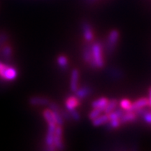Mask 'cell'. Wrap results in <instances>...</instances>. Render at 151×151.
<instances>
[{
  "instance_id": "23",
  "label": "cell",
  "mask_w": 151,
  "mask_h": 151,
  "mask_svg": "<svg viewBox=\"0 0 151 151\" xmlns=\"http://www.w3.org/2000/svg\"><path fill=\"white\" fill-rule=\"evenodd\" d=\"M107 124H108L109 127L111 129H116L120 127L122 123L120 122V119H114V120H109Z\"/></svg>"
},
{
  "instance_id": "17",
  "label": "cell",
  "mask_w": 151,
  "mask_h": 151,
  "mask_svg": "<svg viewBox=\"0 0 151 151\" xmlns=\"http://www.w3.org/2000/svg\"><path fill=\"white\" fill-rule=\"evenodd\" d=\"M43 118H44L45 120H46V122L48 124H50V123L56 124L53 113H52V111L50 110V109H46V110L43 111Z\"/></svg>"
},
{
  "instance_id": "10",
  "label": "cell",
  "mask_w": 151,
  "mask_h": 151,
  "mask_svg": "<svg viewBox=\"0 0 151 151\" xmlns=\"http://www.w3.org/2000/svg\"><path fill=\"white\" fill-rule=\"evenodd\" d=\"M50 103V100L43 97H32L29 99V104L32 106H49Z\"/></svg>"
},
{
  "instance_id": "1",
  "label": "cell",
  "mask_w": 151,
  "mask_h": 151,
  "mask_svg": "<svg viewBox=\"0 0 151 151\" xmlns=\"http://www.w3.org/2000/svg\"><path fill=\"white\" fill-rule=\"evenodd\" d=\"M92 60L90 67L92 68H101L104 66V60L103 58V46L100 42H95L92 44Z\"/></svg>"
},
{
  "instance_id": "24",
  "label": "cell",
  "mask_w": 151,
  "mask_h": 151,
  "mask_svg": "<svg viewBox=\"0 0 151 151\" xmlns=\"http://www.w3.org/2000/svg\"><path fill=\"white\" fill-rule=\"evenodd\" d=\"M109 74L111 76L112 78H120L122 76V73L121 71H120L118 69H115V68H111L108 71Z\"/></svg>"
},
{
  "instance_id": "18",
  "label": "cell",
  "mask_w": 151,
  "mask_h": 151,
  "mask_svg": "<svg viewBox=\"0 0 151 151\" xmlns=\"http://www.w3.org/2000/svg\"><path fill=\"white\" fill-rule=\"evenodd\" d=\"M1 55L6 60H10L12 57V48L9 46H4L1 48Z\"/></svg>"
},
{
  "instance_id": "5",
  "label": "cell",
  "mask_w": 151,
  "mask_h": 151,
  "mask_svg": "<svg viewBox=\"0 0 151 151\" xmlns=\"http://www.w3.org/2000/svg\"><path fill=\"white\" fill-rule=\"evenodd\" d=\"M54 146L58 150H63L64 144L62 142V126L57 125L54 136Z\"/></svg>"
},
{
  "instance_id": "4",
  "label": "cell",
  "mask_w": 151,
  "mask_h": 151,
  "mask_svg": "<svg viewBox=\"0 0 151 151\" xmlns=\"http://www.w3.org/2000/svg\"><path fill=\"white\" fill-rule=\"evenodd\" d=\"M57 127V124L54 123L48 124V130L46 136V150H56L55 146H54V136L55 132Z\"/></svg>"
},
{
  "instance_id": "25",
  "label": "cell",
  "mask_w": 151,
  "mask_h": 151,
  "mask_svg": "<svg viewBox=\"0 0 151 151\" xmlns=\"http://www.w3.org/2000/svg\"><path fill=\"white\" fill-rule=\"evenodd\" d=\"M68 112H69V115H70L71 118L73 119V120H75V121H78V120H80L81 116L78 111H76V109H73V110L69 111H68Z\"/></svg>"
},
{
  "instance_id": "11",
  "label": "cell",
  "mask_w": 151,
  "mask_h": 151,
  "mask_svg": "<svg viewBox=\"0 0 151 151\" xmlns=\"http://www.w3.org/2000/svg\"><path fill=\"white\" fill-rule=\"evenodd\" d=\"M79 101L80 99L76 95L68 97L65 101V106L67 110L69 111L76 109V107L79 105Z\"/></svg>"
},
{
  "instance_id": "21",
  "label": "cell",
  "mask_w": 151,
  "mask_h": 151,
  "mask_svg": "<svg viewBox=\"0 0 151 151\" xmlns=\"http://www.w3.org/2000/svg\"><path fill=\"white\" fill-rule=\"evenodd\" d=\"M132 103L129 99H122L120 102V106L124 111H130L132 108Z\"/></svg>"
},
{
  "instance_id": "15",
  "label": "cell",
  "mask_w": 151,
  "mask_h": 151,
  "mask_svg": "<svg viewBox=\"0 0 151 151\" xmlns=\"http://www.w3.org/2000/svg\"><path fill=\"white\" fill-rule=\"evenodd\" d=\"M109 99L106 97H101L99 99L94 100L93 102L92 103V108H99V109H104L107 105L109 102Z\"/></svg>"
},
{
  "instance_id": "16",
  "label": "cell",
  "mask_w": 151,
  "mask_h": 151,
  "mask_svg": "<svg viewBox=\"0 0 151 151\" xmlns=\"http://www.w3.org/2000/svg\"><path fill=\"white\" fill-rule=\"evenodd\" d=\"M118 101L116 99H113L111 100H109L107 105L104 108V113H108L112 112L114 110H116L118 107Z\"/></svg>"
},
{
  "instance_id": "26",
  "label": "cell",
  "mask_w": 151,
  "mask_h": 151,
  "mask_svg": "<svg viewBox=\"0 0 151 151\" xmlns=\"http://www.w3.org/2000/svg\"><path fill=\"white\" fill-rule=\"evenodd\" d=\"M8 39V37L5 34H1L0 35V46L4 44L6 42V41Z\"/></svg>"
},
{
  "instance_id": "8",
  "label": "cell",
  "mask_w": 151,
  "mask_h": 151,
  "mask_svg": "<svg viewBox=\"0 0 151 151\" xmlns=\"http://www.w3.org/2000/svg\"><path fill=\"white\" fill-rule=\"evenodd\" d=\"M150 106V101H149V98L142 97L140 99H137L134 102L132 103V108L130 111H136L139 109L145 108V107L148 106Z\"/></svg>"
},
{
  "instance_id": "6",
  "label": "cell",
  "mask_w": 151,
  "mask_h": 151,
  "mask_svg": "<svg viewBox=\"0 0 151 151\" xmlns=\"http://www.w3.org/2000/svg\"><path fill=\"white\" fill-rule=\"evenodd\" d=\"M82 31L83 37L87 42L90 43L94 39V33L90 23L84 22L82 24Z\"/></svg>"
},
{
  "instance_id": "14",
  "label": "cell",
  "mask_w": 151,
  "mask_h": 151,
  "mask_svg": "<svg viewBox=\"0 0 151 151\" xmlns=\"http://www.w3.org/2000/svg\"><path fill=\"white\" fill-rule=\"evenodd\" d=\"M91 93V90L90 88L87 86L81 87L75 92V95L79 99H83L85 98L90 95Z\"/></svg>"
},
{
  "instance_id": "27",
  "label": "cell",
  "mask_w": 151,
  "mask_h": 151,
  "mask_svg": "<svg viewBox=\"0 0 151 151\" xmlns=\"http://www.w3.org/2000/svg\"><path fill=\"white\" fill-rule=\"evenodd\" d=\"M149 101H150V106H151V88L149 90Z\"/></svg>"
},
{
  "instance_id": "19",
  "label": "cell",
  "mask_w": 151,
  "mask_h": 151,
  "mask_svg": "<svg viewBox=\"0 0 151 151\" xmlns=\"http://www.w3.org/2000/svg\"><path fill=\"white\" fill-rule=\"evenodd\" d=\"M124 112V111L123 109H118L114 110L112 112L108 113V116L109 118V120H114V119H120L123 113Z\"/></svg>"
},
{
  "instance_id": "2",
  "label": "cell",
  "mask_w": 151,
  "mask_h": 151,
  "mask_svg": "<svg viewBox=\"0 0 151 151\" xmlns=\"http://www.w3.org/2000/svg\"><path fill=\"white\" fill-rule=\"evenodd\" d=\"M18 77V71L13 66L2 63L0 67V78L6 81H12Z\"/></svg>"
},
{
  "instance_id": "28",
  "label": "cell",
  "mask_w": 151,
  "mask_h": 151,
  "mask_svg": "<svg viewBox=\"0 0 151 151\" xmlns=\"http://www.w3.org/2000/svg\"><path fill=\"white\" fill-rule=\"evenodd\" d=\"M87 1H88V2H94V1H95V0H87Z\"/></svg>"
},
{
  "instance_id": "3",
  "label": "cell",
  "mask_w": 151,
  "mask_h": 151,
  "mask_svg": "<svg viewBox=\"0 0 151 151\" xmlns=\"http://www.w3.org/2000/svg\"><path fill=\"white\" fill-rule=\"evenodd\" d=\"M119 36H120L119 32L116 29H113L109 33L105 45L106 50L108 54H112V52L114 51L115 48H116L117 44H118Z\"/></svg>"
},
{
  "instance_id": "12",
  "label": "cell",
  "mask_w": 151,
  "mask_h": 151,
  "mask_svg": "<svg viewBox=\"0 0 151 151\" xmlns=\"http://www.w3.org/2000/svg\"><path fill=\"white\" fill-rule=\"evenodd\" d=\"M109 121V118L107 113H104V114H101L100 116L94 118L93 120H92V124L95 127H98V126L103 125V124H107Z\"/></svg>"
},
{
  "instance_id": "9",
  "label": "cell",
  "mask_w": 151,
  "mask_h": 151,
  "mask_svg": "<svg viewBox=\"0 0 151 151\" xmlns=\"http://www.w3.org/2000/svg\"><path fill=\"white\" fill-rule=\"evenodd\" d=\"M137 114L134 111H124V112L120 118V122L122 124L127 123L129 122L134 121L137 118Z\"/></svg>"
},
{
  "instance_id": "7",
  "label": "cell",
  "mask_w": 151,
  "mask_h": 151,
  "mask_svg": "<svg viewBox=\"0 0 151 151\" xmlns=\"http://www.w3.org/2000/svg\"><path fill=\"white\" fill-rule=\"evenodd\" d=\"M78 81L79 71L78 69H75L71 71L70 77V89L74 93L78 89Z\"/></svg>"
},
{
  "instance_id": "29",
  "label": "cell",
  "mask_w": 151,
  "mask_h": 151,
  "mask_svg": "<svg viewBox=\"0 0 151 151\" xmlns=\"http://www.w3.org/2000/svg\"><path fill=\"white\" fill-rule=\"evenodd\" d=\"M1 65H2V62H0V67H1Z\"/></svg>"
},
{
  "instance_id": "13",
  "label": "cell",
  "mask_w": 151,
  "mask_h": 151,
  "mask_svg": "<svg viewBox=\"0 0 151 151\" xmlns=\"http://www.w3.org/2000/svg\"><path fill=\"white\" fill-rule=\"evenodd\" d=\"M83 58L86 63L90 65L92 60V44H88L84 47L83 52Z\"/></svg>"
},
{
  "instance_id": "22",
  "label": "cell",
  "mask_w": 151,
  "mask_h": 151,
  "mask_svg": "<svg viewBox=\"0 0 151 151\" xmlns=\"http://www.w3.org/2000/svg\"><path fill=\"white\" fill-rule=\"evenodd\" d=\"M104 109L93 108V110H92L91 112L90 113L89 116H88L90 120H93L94 118H96L97 117L100 116L101 114H102V113H104Z\"/></svg>"
},
{
  "instance_id": "20",
  "label": "cell",
  "mask_w": 151,
  "mask_h": 151,
  "mask_svg": "<svg viewBox=\"0 0 151 151\" xmlns=\"http://www.w3.org/2000/svg\"><path fill=\"white\" fill-rule=\"evenodd\" d=\"M57 62H58V65L61 69H65L68 67L69 65V62H68L67 58L65 55H60L57 59Z\"/></svg>"
}]
</instances>
